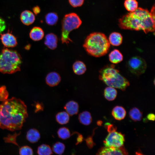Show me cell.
<instances>
[{"instance_id":"cell-1","label":"cell","mask_w":155,"mask_h":155,"mask_svg":"<svg viewBox=\"0 0 155 155\" xmlns=\"http://www.w3.org/2000/svg\"><path fill=\"white\" fill-rule=\"evenodd\" d=\"M28 116L23 101L14 97L7 99L0 105V128L12 131L20 130Z\"/></svg>"},{"instance_id":"cell-2","label":"cell","mask_w":155,"mask_h":155,"mask_svg":"<svg viewBox=\"0 0 155 155\" xmlns=\"http://www.w3.org/2000/svg\"><path fill=\"white\" fill-rule=\"evenodd\" d=\"M118 22L119 26L123 29L142 30L145 34L155 30V19L148 9L141 7L123 15Z\"/></svg>"},{"instance_id":"cell-3","label":"cell","mask_w":155,"mask_h":155,"mask_svg":"<svg viewBox=\"0 0 155 155\" xmlns=\"http://www.w3.org/2000/svg\"><path fill=\"white\" fill-rule=\"evenodd\" d=\"M83 46L88 54L98 57L104 56L108 53L110 44L104 34L94 32L87 36Z\"/></svg>"},{"instance_id":"cell-4","label":"cell","mask_w":155,"mask_h":155,"mask_svg":"<svg viewBox=\"0 0 155 155\" xmlns=\"http://www.w3.org/2000/svg\"><path fill=\"white\" fill-rule=\"evenodd\" d=\"M99 79L108 86L125 91L129 86L128 80L123 76L113 64L106 65L99 71Z\"/></svg>"},{"instance_id":"cell-5","label":"cell","mask_w":155,"mask_h":155,"mask_svg":"<svg viewBox=\"0 0 155 155\" xmlns=\"http://www.w3.org/2000/svg\"><path fill=\"white\" fill-rule=\"evenodd\" d=\"M22 58L16 51L7 48L0 53V71L3 73L12 74L20 69Z\"/></svg>"},{"instance_id":"cell-6","label":"cell","mask_w":155,"mask_h":155,"mask_svg":"<svg viewBox=\"0 0 155 155\" xmlns=\"http://www.w3.org/2000/svg\"><path fill=\"white\" fill-rule=\"evenodd\" d=\"M82 21L76 13H72L65 15L62 21L61 40L63 44H67L72 40L69 37L70 32L73 30L79 28Z\"/></svg>"},{"instance_id":"cell-7","label":"cell","mask_w":155,"mask_h":155,"mask_svg":"<svg viewBox=\"0 0 155 155\" xmlns=\"http://www.w3.org/2000/svg\"><path fill=\"white\" fill-rule=\"evenodd\" d=\"M127 65L129 71L136 75L144 73L147 67L145 60L138 56H135L130 58L128 60Z\"/></svg>"},{"instance_id":"cell-8","label":"cell","mask_w":155,"mask_h":155,"mask_svg":"<svg viewBox=\"0 0 155 155\" xmlns=\"http://www.w3.org/2000/svg\"><path fill=\"white\" fill-rule=\"evenodd\" d=\"M125 141L124 135L115 131L109 133L103 143L106 147L120 148L123 146Z\"/></svg>"},{"instance_id":"cell-9","label":"cell","mask_w":155,"mask_h":155,"mask_svg":"<svg viewBox=\"0 0 155 155\" xmlns=\"http://www.w3.org/2000/svg\"><path fill=\"white\" fill-rule=\"evenodd\" d=\"M96 155H128L123 147L114 148L104 146L99 149Z\"/></svg>"},{"instance_id":"cell-10","label":"cell","mask_w":155,"mask_h":155,"mask_svg":"<svg viewBox=\"0 0 155 155\" xmlns=\"http://www.w3.org/2000/svg\"><path fill=\"white\" fill-rule=\"evenodd\" d=\"M0 39L3 44L7 47H13L17 44L16 37L11 33L1 34L0 35Z\"/></svg>"},{"instance_id":"cell-11","label":"cell","mask_w":155,"mask_h":155,"mask_svg":"<svg viewBox=\"0 0 155 155\" xmlns=\"http://www.w3.org/2000/svg\"><path fill=\"white\" fill-rule=\"evenodd\" d=\"M61 81V78L60 75L55 71L51 72L48 73L45 78L46 84L51 87L57 85Z\"/></svg>"},{"instance_id":"cell-12","label":"cell","mask_w":155,"mask_h":155,"mask_svg":"<svg viewBox=\"0 0 155 155\" xmlns=\"http://www.w3.org/2000/svg\"><path fill=\"white\" fill-rule=\"evenodd\" d=\"M58 39L57 36L53 33H50L45 36L44 44L51 50L55 49L57 46Z\"/></svg>"},{"instance_id":"cell-13","label":"cell","mask_w":155,"mask_h":155,"mask_svg":"<svg viewBox=\"0 0 155 155\" xmlns=\"http://www.w3.org/2000/svg\"><path fill=\"white\" fill-rule=\"evenodd\" d=\"M20 20L22 22L26 25L28 26L34 23L35 20L34 14L29 10L23 11L20 15Z\"/></svg>"},{"instance_id":"cell-14","label":"cell","mask_w":155,"mask_h":155,"mask_svg":"<svg viewBox=\"0 0 155 155\" xmlns=\"http://www.w3.org/2000/svg\"><path fill=\"white\" fill-rule=\"evenodd\" d=\"M64 108L68 114L72 116L77 114L79 111V106L75 101L71 100L66 103Z\"/></svg>"},{"instance_id":"cell-15","label":"cell","mask_w":155,"mask_h":155,"mask_svg":"<svg viewBox=\"0 0 155 155\" xmlns=\"http://www.w3.org/2000/svg\"><path fill=\"white\" fill-rule=\"evenodd\" d=\"M44 35L43 30L41 28L38 26L33 27L29 33L30 38L34 41H38L42 40Z\"/></svg>"},{"instance_id":"cell-16","label":"cell","mask_w":155,"mask_h":155,"mask_svg":"<svg viewBox=\"0 0 155 155\" xmlns=\"http://www.w3.org/2000/svg\"><path fill=\"white\" fill-rule=\"evenodd\" d=\"M111 114L115 119L120 121L124 119L126 115V112L123 107L117 106L112 109Z\"/></svg>"},{"instance_id":"cell-17","label":"cell","mask_w":155,"mask_h":155,"mask_svg":"<svg viewBox=\"0 0 155 155\" xmlns=\"http://www.w3.org/2000/svg\"><path fill=\"white\" fill-rule=\"evenodd\" d=\"M108 39L110 44L114 46H118L122 44L123 38L120 33L114 32L110 34Z\"/></svg>"},{"instance_id":"cell-18","label":"cell","mask_w":155,"mask_h":155,"mask_svg":"<svg viewBox=\"0 0 155 155\" xmlns=\"http://www.w3.org/2000/svg\"><path fill=\"white\" fill-rule=\"evenodd\" d=\"M40 135L39 131L34 128L29 129L27 132L26 139L30 142L32 143L37 142L40 140Z\"/></svg>"},{"instance_id":"cell-19","label":"cell","mask_w":155,"mask_h":155,"mask_svg":"<svg viewBox=\"0 0 155 155\" xmlns=\"http://www.w3.org/2000/svg\"><path fill=\"white\" fill-rule=\"evenodd\" d=\"M108 58L111 62L113 64H117L123 61V56L118 50L115 49L110 53Z\"/></svg>"},{"instance_id":"cell-20","label":"cell","mask_w":155,"mask_h":155,"mask_svg":"<svg viewBox=\"0 0 155 155\" xmlns=\"http://www.w3.org/2000/svg\"><path fill=\"white\" fill-rule=\"evenodd\" d=\"M78 119L81 123L85 125L90 124L92 121L90 113L87 111H84L80 113L78 115Z\"/></svg>"},{"instance_id":"cell-21","label":"cell","mask_w":155,"mask_h":155,"mask_svg":"<svg viewBox=\"0 0 155 155\" xmlns=\"http://www.w3.org/2000/svg\"><path fill=\"white\" fill-rule=\"evenodd\" d=\"M72 68L74 73L78 75L84 74L86 70L85 64L80 61H75L73 64Z\"/></svg>"},{"instance_id":"cell-22","label":"cell","mask_w":155,"mask_h":155,"mask_svg":"<svg viewBox=\"0 0 155 155\" xmlns=\"http://www.w3.org/2000/svg\"><path fill=\"white\" fill-rule=\"evenodd\" d=\"M104 95L105 99L109 101L114 100L117 95V91L115 88L108 86L104 90Z\"/></svg>"},{"instance_id":"cell-23","label":"cell","mask_w":155,"mask_h":155,"mask_svg":"<svg viewBox=\"0 0 155 155\" xmlns=\"http://www.w3.org/2000/svg\"><path fill=\"white\" fill-rule=\"evenodd\" d=\"M69 115L66 111H63L58 113L56 115V121L61 125L66 124L69 120Z\"/></svg>"},{"instance_id":"cell-24","label":"cell","mask_w":155,"mask_h":155,"mask_svg":"<svg viewBox=\"0 0 155 155\" xmlns=\"http://www.w3.org/2000/svg\"><path fill=\"white\" fill-rule=\"evenodd\" d=\"M129 117L135 121H140L142 118V112L137 108L133 107L129 112Z\"/></svg>"},{"instance_id":"cell-25","label":"cell","mask_w":155,"mask_h":155,"mask_svg":"<svg viewBox=\"0 0 155 155\" xmlns=\"http://www.w3.org/2000/svg\"><path fill=\"white\" fill-rule=\"evenodd\" d=\"M58 19L57 14L55 12H50L45 16V20L46 23L48 25L53 26L57 23Z\"/></svg>"},{"instance_id":"cell-26","label":"cell","mask_w":155,"mask_h":155,"mask_svg":"<svg viewBox=\"0 0 155 155\" xmlns=\"http://www.w3.org/2000/svg\"><path fill=\"white\" fill-rule=\"evenodd\" d=\"M37 153L38 155H51L53 154L50 146L45 144H41L38 147Z\"/></svg>"},{"instance_id":"cell-27","label":"cell","mask_w":155,"mask_h":155,"mask_svg":"<svg viewBox=\"0 0 155 155\" xmlns=\"http://www.w3.org/2000/svg\"><path fill=\"white\" fill-rule=\"evenodd\" d=\"M124 6L127 11L129 12H132L138 8V3L136 0H125Z\"/></svg>"},{"instance_id":"cell-28","label":"cell","mask_w":155,"mask_h":155,"mask_svg":"<svg viewBox=\"0 0 155 155\" xmlns=\"http://www.w3.org/2000/svg\"><path fill=\"white\" fill-rule=\"evenodd\" d=\"M57 134L59 138L63 140L69 138L71 135L69 129L65 127L59 128L57 131Z\"/></svg>"},{"instance_id":"cell-29","label":"cell","mask_w":155,"mask_h":155,"mask_svg":"<svg viewBox=\"0 0 155 155\" xmlns=\"http://www.w3.org/2000/svg\"><path fill=\"white\" fill-rule=\"evenodd\" d=\"M65 148V147L64 144L58 142H55L53 145L52 150L55 154L61 155L64 152Z\"/></svg>"},{"instance_id":"cell-30","label":"cell","mask_w":155,"mask_h":155,"mask_svg":"<svg viewBox=\"0 0 155 155\" xmlns=\"http://www.w3.org/2000/svg\"><path fill=\"white\" fill-rule=\"evenodd\" d=\"M20 132L18 133L16 132L12 135L9 134L7 137L3 138V140L6 143H12L19 146L16 142V138L20 135Z\"/></svg>"},{"instance_id":"cell-31","label":"cell","mask_w":155,"mask_h":155,"mask_svg":"<svg viewBox=\"0 0 155 155\" xmlns=\"http://www.w3.org/2000/svg\"><path fill=\"white\" fill-rule=\"evenodd\" d=\"M19 154L20 155H33V152L30 147L24 146L20 148Z\"/></svg>"},{"instance_id":"cell-32","label":"cell","mask_w":155,"mask_h":155,"mask_svg":"<svg viewBox=\"0 0 155 155\" xmlns=\"http://www.w3.org/2000/svg\"><path fill=\"white\" fill-rule=\"evenodd\" d=\"M96 128H96L93 129V134L92 135L88 136V137L84 140L86 142L87 145L89 148L90 149L92 148L94 145L95 144L93 141L92 137L94 133L95 130Z\"/></svg>"},{"instance_id":"cell-33","label":"cell","mask_w":155,"mask_h":155,"mask_svg":"<svg viewBox=\"0 0 155 155\" xmlns=\"http://www.w3.org/2000/svg\"><path fill=\"white\" fill-rule=\"evenodd\" d=\"M84 0H69L71 5L73 7H76L81 6L83 4Z\"/></svg>"},{"instance_id":"cell-34","label":"cell","mask_w":155,"mask_h":155,"mask_svg":"<svg viewBox=\"0 0 155 155\" xmlns=\"http://www.w3.org/2000/svg\"><path fill=\"white\" fill-rule=\"evenodd\" d=\"M105 127L108 133L116 131L117 127L114 125L107 123L105 124Z\"/></svg>"},{"instance_id":"cell-35","label":"cell","mask_w":155,"mask_h":155,"mask_svg":"<svg viewBox=\"0 0 155 155\" xmlns=\"http://www.w3.org/2000/svg\"><path fill=\"white\" fill-rule=\"evenodd\" d=\"M73 133L74 134H76L78 135L76 140L77 141L75 144L76 145H77L80 144H81L84 140L83 136L80 133L77 132H74Z\"/></svg>"},{"instance_id":"cell-36","label":"cell","mask_w":155,"mask_h":155,"mask_svg":"<svg viewBox=\"0 0 155 155\" xmlns=\"http://www.w3.org/2000/svg\"><path fill=\"white\" fill-rule=\"evenodd\" d=\"M6 25L5 21L0 17V35L6 28Z\"/></svg>"},{"instance_id":"cell-37","label":"cell","mask_w":155,"mask_h":155,"mask_svg":"<svg viewBox=\"0 0 155 155\" xmlns=\"http://www.w3.org/2000/svg\"><path fill=\"white\" fill-rule=\"evenodd\" d=\"M35 112L42 111L44 109V106L42 103L37 102L36 103L35 105Z\"/></svg>"},{"instance_id":"cell-38","label":"cell","mask_w":155,"mask_h":155,"mask_svg":"<svg viewBox=\"0 0 155 155\" xmlns=\"http://www.w3.org/2000/svg\"><path fill=\"white\" fill-rule=\"evenodd\" d=\"M32 10L34 13L36 15L39 13L40 11V7L38 6H36L33 7Z\"/></svg>"},{"instance_id":"cell-39","label":"cell","mask_w":155,"mask_h":155,"mask_svg":"<svg viewBox=\"0 0 155 155\" xmlns=\"http://www.w3.org/2000/svg\"><path fill=\"white\" fill-rule=\"evenodd\" d=\"M155 115L153 113H150L147 116V119L151 121H154L155 120Z\"/></svg>"},{"instance_id":"cell-40","label":"cell","mask_w":155,"mask_h":155,"mask_svg":"<svg viewBox=\"0 0 155 155\" xmlns=\"http://www.w3.org/2000/svg\"><path fill=\"white\" fill-rule=\"evenodd\" d=\"M102 124V121L99 120L97 121V124L98 126H101Z\"/></svg>"}]
</instances>
